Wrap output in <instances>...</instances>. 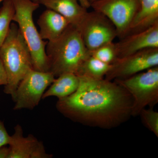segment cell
I'll return each mask as SVG.
<instances>
[{
	"mask_svg": "<svg viewBox=\"0 0 158 158\" xmlns=\"http://www.w3.org/2000/svg\"><path fill=\"white\" fill-rule=\"evenodd\" d=\"M79 2L83 7L86 9H88L90 7L91 4L99 0H78Z\"/></svg>",
	"mask_w": 158,
	"mask_h": 158,
	"instance_id": "obj_23",
	"label": "cell"
},
{
	"mask_svg": "<svg viewBox=\"0 0 158 158\" xmlns=\"http://www.w3.org/2000/svg\"><path fill=\"white\" fill-rule=\"evenodd\" d=\"M79 85V77L75 74H62L56 78L48 90L44 94L42 99L53 96L58 99L65 98L75 92Z\"/></svg>",
	"mask_w": 158,
	"mask_h": 158,
	"instance_id": "obj_15",
	"label": "cell"
},
{
	"mask_svg": "<svg viewBox=\"0 0 158 158\" xmlns=\"http://www.w3.org/2000/svg\"><path fill=\"white\" fill-rule=\"evenodd\" d=\"M65 17L70 24L77 28L87 13L78 0H32Z\"/></svg>",
	"mask_w": 158,
	"mask_h": 158,
	"instance_id": "obj_12",
	"label": "cell"
},
{
	"mask_svg": "<svg viewBox=\"0 0 158 158\" xmlns=\"http://www.w3.org/2000/svg\"><path fill=\"white\" fill-rule=\"evenodd\" d=\"M114 81L124 88L131 97L132 116H138L146 107H153L157 103L158 66Z\"/></svg>",
	"mask_w": 158,
	"mask_h": 158,
	"instance_id": "obj_5",
	"label": "cell"
},
{
	"mask_svg": "<svg viewBox=\"0 0 158 158\" xmlns=\"http://www.w3.org/2000/svg\"><path fill=\"white\" fill-rule=\"evenodd\" d=\"M143 124L158 137V113L153 110V107L143 109L139 113Z\"/></svg>",
	"mask_w": 158,
	"mask_h": 158,
	"instance_id": "obj_19",
	"label": "cell"
},
{
	"mask_svg": "<svg viewBox=\"0 0 158 158\" xmlns=\"http://www.w3.org/2000/svg\"><path fill=\"white\" fill-rule=\"evenodd\" d=\"M46 53L49 72L56 77L65 73L77 75L83 62L90 56L79 30L71 24L59 38L48 41Z\"/></svg>",
	"mask_w": 158,
	"mask_h": 158,
	"instance_id": "obj_2",
	"label": "cell"
},
{
	"mask_svg": "<svg viewBox=\"0 0 158 158\" xmlns=\"http://www.w3.org/2000/svg\"><path fill=\"white\" fill-rule=\"evenodd\" d=\"M0 8V48L5 41L15 13L12 0H4Z\"/></svg>",
	"mask_w": 158,
	"mask_h": 158,
	"instance_id": "obj_17",
	"label": "cell"
},
{
	"mask_svg": "<svg viewBox=\"0 0 158 158\" xmlns=\"http://www.w3.org/2000/svg\"><path fill=\"white\" fill-rule=\"evenodd\" d=\"M50 72L31 69L20 82L15 92L14 110H33L56 79Z\"/></svg>",
	"mask_w": 158,
	"mask_h": 158,
	"instance_id": "obj_6",
	"label": "cell"
},
{
	"mask_svg": "<svg viewBox=\"0 0 158 158\" xmlns=\"http://www.w3.org/2000/svg\"><path fill=\"white\" fill-rule=\"evenodd\" d=\"M1 2H2L3 1H4V0H1Z\"/></svg>",
	"mask_w": 158,
	"mask_h": 158,
	"instance_id": "obj_24",
	"label": "cell"
},
{
	"mask_svg": "<svg viewBox=\"0 0 158 158\" xmlns=\"http://www.w3.org/2000/svg\"><path fill=\"white\" fill-rule=\"evenodd\" d=\"M77 28L89 51L113 42L117 37L116 28L107 18L93 10L87 11Z\"/></svg>",
	"mask_w": 158,
	"mask_h": 158,
	"instance_id": "obj_7",
	"label": "cell"
},
{
	"mask_svg": "<svg viewBox=\"0 0 158 158\" xmlns=\"http://www.w3.org/2000/svg\"><path fill=\"white\" fill-rule=\"evenodd\" d=\"M139 6V0H99L90 7L110 20L116 28L117 37L121 39L128 33Z\"/></svg>",
	"mask_w": 158,
	"mask_h": 158,
	"instance_id": "obj_8",
	"label": "cell"
},
{
	"mask_svg": "<svg viewBox=\"0 0 158 158\" xmlns=\"http://www.w3.org/2000/svg\"><path fill=\"white\" fill-rule=\"evenodd\" d=\"M37 24L40 37L48 41H53L59 38L70 24L62 15L48 9L40 15Z\"/></svg>",
	"mask_w": 158,
	"mask_h": 158,
	"instance_id": "obj_13",
	"label": "cell"
},
{
	"mask_svg": "<svg viewBox=\"0 0 158 158\" xmlns=\"http://www.w3.org/2000/svg\"><path fill=\"white\" fill-rule=\"evenodd\" d=\"M115 44L118 58L147 49L158 48V23L144 31L128 34Z\"/></svg>",
	"mask_w": 158,
	"mask_h": 158,
	"instance_id": "obj_11",
	"label": "cell"
},
{
	"mask_svg": "<svg viewBox=\"0 0 158 158\" xmlns=\"http://www.w3.org/2000/svg\"><path fill=\"white\" fill-rule=\"evenodd\" d=\"M89 52L90 56L107 64H113L118 58L115 44L113 42L106 44Z\"/></svg>",
	"mask_w": 158,
	"mask_h": 158,
	"instance_id": "obj_18",
	"label": "cell"
},
{
	"mask_svg": "<svg viewBox=\"0 0 158 158\" xmlns=\"http://www.w3.org/2000/svg\"><path fill=\"white\" fill-rule=\"evenodd\" d=\"M0 60L7 75L4 92L13 100L20 82L33 69L30 50L16 23L12 22L5 41L0 48Z\"/></svg>",
	"mask_w": 158,
	"mask_h": 158,
	"instance_id": "obj_3",
	"label": "cell"
},
{
	"mask_svg": "<svg viewBox=\"0 0 158 158\" xmlns=\"http://www.w3.org/2000/svg\"><path fill=\"white\" fill-rule=\"evenodd\" d=\"M15 9L13 22L19 31L31 52L33 69L49 72V64L46 53L47 43L41 38L33 19L34 11L40 5L32 0H12Z\"/></svg>",
	"mask_w": 158,
	"mask_h": 158,
	"instance_id": "obj_4",
	"label": "cell"
},
{
	"mask_svg": "<svg viewBox=\"0 0 158 158\" xmlns=\"http://www.w3.org/2000/svg\"><path fill=\"white\" fill-rule=\"evenodd\" d=\"M7 75L2 62L0 60V86H5L7 84Z\"/></svg>",
	"mask_w": 158,
	"mask_h": 158,
	"instance_id": "obj_21",
	"label": "cell"
},
{
	"mask_svg": "<svg viewBox=\"0 0 158 158\" xmlns=\"http://www.w3.org/2000/svg\"><path fill=\"white\" fill-rule=\"evenodd\" d=\"M9 152V147L5 146L0 148V158H8Z\"/></svg>",
	"mask_w": 158,
	"mask_h": 158,
	"instance_id": "obj_22",
	"label": "cell"
},
{
	"mask_svg": "<svg viewBox=\"0 0 158 158\" xmlns=\"http://www.w3.org/2000/svg\"><path fill=\"white\" fill-rule=\"evenodd\" d=\"M11 136L9 145L8 158H50L52 155L46 152L43 143L34 135H30L25 137L23 128L18 124Z\"/></svg>",
	"mask_w": 158,
	"mask_h": 158,
	"instance_id": "obj_10",
	"label": "cell"
},
{
	"mask_svg": "<svg viewBox=\"0 0 158 158\" xmlns=\"http://www.w3.org/2000/svg\"><path fill=\"white\" fill-rule=\"evenodd\" d=\"M77 89L58 99L56 108L63 116L89 126L111 129L131 116L132 99L115 81L78 76Z\"/></svg>",
	"mask_w": 158,
	"mask_h": 158,
	"instance_id": "obj_1",
	"label": "cell"
},
{
	"mask_svg": "<svg viewBox=\"0 0 158 158\" xmlns=\"http://www.w3.org/2000/svg\"><path fill=\"white\" fill-rule=\"evenodd\" d=\"M11 136L6 130L4 123L0 120V148L9 145Z\"/></svg>",
	"mask_w": 158,
	"mask_h": 158,
	"instance_id": "obj_20",
	"label": "cell"
},
{
	"mask_svg": "<svg viewBox=\"0 0 158 158\" xmlns=\"http://www.w3.org/2000/svg\"><path fill=\"white\" fill-rule=\"evenodd\" d=\"M158 66V48L147 49L117 58L104 79L113 81L126 78Z\"/></svg>",
	"mask_w": 158,
	"mask_h": 158,
	"instance_id": "obj_9",
	"label": "cell"
},
{
	"mask_svg": "<svg viewBox=\"0 0 158 158\" xmlns=\"http://www.w3.org/2000/svg\"><path fill=\"white\" fill-rule=\"evenodd\" d=\"M139 1V8L127 35L144 31L158 23V0Z\"/></svg>",
	"mask_w": 158,
	"mask_h": 158,
	"instance_id": "obj_14",
	"label": "cell"
},
{
	"mask_svg": "<svg viewBox=\"0 0 158 158\" xmlns=\"http://www.w3.org/2000/svg\"><path fill=\"white\" fill-rule=\"evenodd\" d=\"M111 66V64H107L90 56L81 65L77 75L101 80L104 78Z\"/></svg>",
	"mask_w": 158,
	"mask_h": 158,
	"instance_id": "obj_16",
	"label": "cell"
}]
</instances>
